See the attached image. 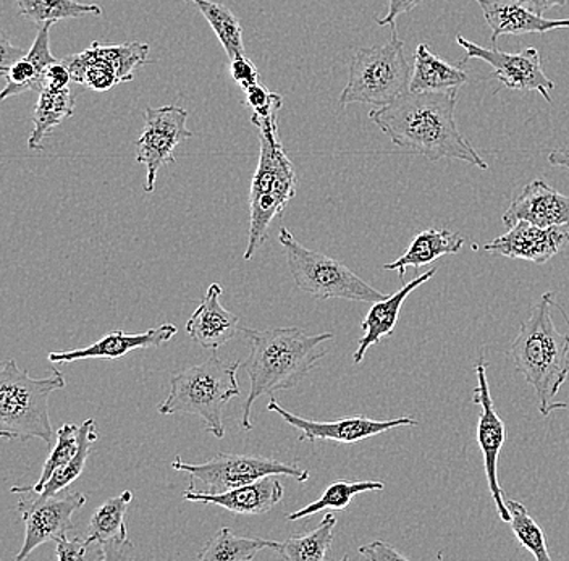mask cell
Wrapping results in <instances>:
<instances>
[{
	"label": "cell",
	"instance_id": "1",
	"mask_svg": "<svg viewBox=\"0 0 569 561\" xmlns=\"http://www.w3.org/2000/svg\"><path fill=\"white\" fill-rule=\"evenodd\" d=\"M458 90L447 92H407L383 108H376L369 119L391 143L429 161H462L487 170L489 166L458 130L455 109Z\"/></svg>",
	"mask_w": 569,
	"mask_h": 561
},
{
	"label": "cell",
	"instance_id": "2",
	"mask_svg": "<svg viewBox=\"0 0 569 561\" xmlns=\"http://www.w3.org/2000/svg\"><path fill=\"white\" fill-rule=\"evenodd\" d=\"M249 344L244 369L251 387L241 414V428L252 431L251 411L256 401L282 390L295 389L326 357L320 344L333 333H308L300 327L243 329Z\"/></svg>",
	"mask_w": 569,
	"mask_h": 561
},
{
	"label": "cell",
	"instance_id": "3",
	"mask_svg": "<svg viewBox=\"0 0 569 561\" xmlns=\"http://www.w3.org/2000/svg\"><path fill=\"white\" fill-rule=\"evenodd\" d=\"M553 307L555 294L547 291L519 327L508 351L516 371L536 392L539 411L546 418L568 408L567 403H558L557 395L569 378V332L555 325Z\"/></svg>",
	"mask_w": 569,
	"mask_h": 561
},
{
	"label": "cell",
	"instance_id": "4",
	"mask_svg": "<svg viewBox=\"0 0 569 561\" xmlns=\"http://www.w3.org/2000/svg\"><path fill=\"white\" fill-rule=\"evenodd\" d=\"M251 123L258 128L261 152L249 193V230L244 261H251L256 251L266 243L270 223L276 218H282L284 209L297 197L298 190L297 170L280 140L279 116L270 119L251 117Z\"/></svg>",
	"mask_w": 569,
	"mask_h": 561
},
{
	"label": "cell",
	"instance_id": "5",
	"mask_svg": "<svg viewBox=\"0 0 569 561\" xmlns=\"http://www.w3.org/2000/svg\"><path fill=\"white\" fill-rule=\"evenodd\" d=\"M241 362L222 361L212 354L208 361L181 369L170 379V392L158 407L162 417L193 414L204 422L206 431L223 439V411L231 400L240 397L238 369Z\"/></svg>",
	"mask_w": 569,
	"mask_h": 561
},
{
	"label": "cell",
	"instance_id": "6",
	"mask_svg": "<svg viewBox=\"0 0 569 561\" xmlns=\"http://www.w3.org/2000/svg\"><path fill=\"white\" fill-rule=\"evenodd\" d=\"M67 381L59 369L49 378H31L16 360L2 362L0 369V435L3 440L28 442L39 439L52 449L53 429L49 414V399L57 390L66 389Z\"/></svg>",
	"mask_w": 569,
	"mask_h": 561
},
{
	"label": "cell",
	"instance_id": "7",
	"mask_svg": "<svg viewBox=\"0 0 569 561\" xmlns=\"http://www.w3.org/2000/svg\"><path fill=\"white\" fill-rule=\"evenodd\" d=\"M393 37L387 44L359 49L351 60L347 87L341 91L340 108L369 104L383 108L409 92L412 70L405 42L398 38L397 24L391 27Z\"/></svg>",
	"mask_w": 569,
	"mask_h": 561
},
{
	"label": "cell",
	"instance_id": "8",
	"mask_svg": "<svg viewBox=\"0 0 569 561\" xmlns=\"http://www.w3.org/2000/svg\"><path fill=\"white\" fill-rule=\"evenodd\" d=\"M279 241L288 271L302 293L311 294L316 300H348L356 303H377L387 297L356 276L343 262L302 247L284 226L280 227Z\"/></svg>",
	"mask_w": 569,
	"mask_h": 561
},
{
	"label": "cell",
	"instance_id": "9",
	"mask_svg": "<svg viewBox=\"0 0 569 561\" xmlns=\"http://www.w3.org/2000/svg\"><path fill=\"white\" fill-rule=\"evenodd\" d=\"M176 471L187 472L194 482L204 484L208 493H222L227 490L251 484L267 475H287L295 481L308 482L311 479L309 471L302 470L295 463H282L273 458L259 457V454L219 453L206 463L191 464L176 457L172 461Z\"/></svg>",
	"mask_w": 569,
	"mask_h": 561
},
{
	"label": "cell",
	"instance_id": "10",
	"mask_svg": "<svg viewBox=\"0 0 569 561\" xmlns=\"http://www.w3.org/2000/svg\"><path fill=\"white\" fill-rule=\"evenodd\" d=\"M149 46L146 42L101 44L92 42L80 54L63 57L71 80L81 87L104 92L117 84L134 80V70L148 63Z\"/></svg>",
	"mask_w": 569,
	"mask_h": 561
},
{
	"label": "cell",
	"instance_id": "11",
	"mask_svg": "<svg viewBox=\"0 0 569 561\" xmlns=\"http://www.w3.org/2000/svg\"><path fill=\"white\" fill-rule=\"evenodd\" d=\"M17 513L24 524V541L16 561H24L42 543L57 542L73 531V514L84 507L88 497L81 492L41 497L36 492L18 493Z\"/></svg>",
	"mask_w": 569,
	"mask_h": 561
},
{
	"label": "cell",
	"instance_id": "12",
	"mask_svg": "<svg viewBox=\"0 0 569 561\" xmlns=\"http://www.w3.org/2000/svg\"><path fill=\"white\" fill-rule=\"evenodd\" d=\"M146 123L137 141V162L146 167V193L156 190L159 170L176 162L178 146L193 137L188 130V110L176 104L148 108Z\"/></svg>",
	"mask_w": 569,
	"mask_h": 561
},
{
	"label": "cell",
	"instance_id": "13",
	"mask_svg": "<svg viewBox=\"0 0 569 561\" xmlns=\"http://www.w3.org/2000/svg\"><path fill=\"white\" fill-rule=\"evenodd\" d=\"M457 42L466 52L461 66L472 59L482 60L492 67L493 77L501 87L525 92L537 91L547 102L553 101L550 92L555 90V83L543 73L542 57L536 48L510 54L500 51L497 46L490 49L482 48L462 37H457Z\"/></svg>",
	"mask_w": 569,
	"mask_h": 561
},
{
	"label": "cell",
	"instance_id": "14",
	"mask_svg": "<svg viewBox=\"0 0 569 561\" xmlns=\"http://www.w3.org/2000/svg\"><path fill=\"white\" fill-rule=\"evenodd\" d=\"M487 361L483 353L476 362V375H478V387L475 389L472 403L478 404L480 413L478 421V443L480 452L483 454V468H486L487 485H489L490 495L497 507L498 517L503 523H510V511L507 508V493L500 488L498 482V458L507 440V425L503 419L498 417L496 407H493L492 395H490L489 381H487Z\"/></svg>",
	"mask_w": 569,
	"mask_h": 561
},
{
	"label": "cell",
	"instance_id": "15",
	"mask_svg": "<svg viewBox=\"0 0 569 561\" xmlns=\"http://www.w3.org/2000/svg\"><path fill=\"white\" fill-rule=\"evenodd\" d=\"M270 413H277L291 428L300 432L298 442L315 443L318 440L323 442L343 443V445H353V443L362 442V440L371 439V437L386 434L391 429L415 428L418 421L412 418H393V419H372L368 417H347L337 419V421H315V419H306L298 414L290 413L280 407L279 401L272 399L267 404Z\"/></svg>",
	"mask_w": 569,
	"mask_h": 561
},
{
	"label": "cell",
	"instance_id": "16",
	"mask_svg": "<svg viewBox=\"0 0 569 561\" xmlns=\"http://www.w3.org/2000/svg\"><path fill=\"white\" fill-rule=\"evenodd\" d=\"M569 244V223L557 227H537L518 222L505 236L487 243L486 251L510 259H522L533 264H546Z\"/></svg>",
	"mask_w": 569,
	"mask_h": 561
},
{
	"label": "cell",
	"instance_id": "17",
	"mask_svg": "<svg viewBox=\"0 0 569 561\" xmlns=\"http://www.w3.org/2000/svg\"><path fill=\"white\" fill-rule=\"evenodd\" d=\"M177 332L178 329L173 324H162L142 333H124L123 330H116L81 350L52 351L49 353L48 360L52 364H62V362L69 364V362L81 360H119V358L130 354L131 351L162 347V344L169 343Z\"/></svg>",
	"mask_w": 569,
	"mask_h": 561
},
{
	"label": "cell",
	"instance_id": "18",
	"mask_svg": "<svg viewBox=\"0 0 569 561\" xmlns=\"http://www.w3.org/2000/svg\"><path fill=\"white\" fill-rule=\"evenodd\" d=\"M501 220L507 229L518 222H529L543 229L563 226L569 223V197L543 180H533L515 198Z\"/></svg>",
	"mask_w": 569,
	"mask_h": 561
},
{
	"label": "cell",
	"instance_id": "19",
	"mask_svg": "<svg viewBox=\"0 0 569 561\" xmlns=\"http://www.w3.org/2000/svg\"><path fill=\"white\" fill-rule=\"evenodd\" d=\"M283 485L277 481L276 475H267L251 484L227 490L222 493L199 492L194 488L184 490L183 499L188 502L206 503L226 508L234 514H264L273 507L279 505L283 499Z\"/></svg>",
	"mask_w": 569,
	"mask_h": 561
},
{
	"label": "cell",
	"instance_id": "20",
	"mask_svg": "<svg viewBox=\"0 0 569 561\" xmlns=\"http://www.w3.org/2000/svg\"><path fill=\"white\" fill-rule=\"evenodd\" d=\"M131 502H133V492L124 490L119 497H112L101 507L96 508L94 514L89 520L87 532L83 534L89 545L98 543L96 559H122L123 550H127V547H133L124 523Z\"/></svg>",
	"mask_w": 569,
	"mask_h": 561
},
{
	"label": "cell",
	"instance_id": "21",
	"mask_svg": "<svg viewBox=\"0 0 569 561\" xmlns=\"http://www.w3.org/2000/svg\"><path fill=\"white\" fill-rule=\"evenodd\" d=\"M223 289L219 283H212L208 293L202 298L198 309L187 322V332L199 347L216 353L223 344L233 340L238 332L240 318L220 303Z\"/></svg>",
	"mask_w": 569,
	"mask_h": 561
},
{
	"label": "cell",
	"instance_id": "22",
	"mask_svg": "<svg viewBox=\"0 0 569 561\" xmlns=\"http://www.w3.org/2000/svg\"><path fill=\"white\" fill-rule=\"evenodd\" d=\"M482 9L483 19L492 31L493 46L500 37H519L529 33H549V31L569 28V19L547 20L531 12L519 0H476Z\"/></svg>",
	"mask_w": 569,
	"mask_h": 561
},
{
	"label": "cell",
	"instance_id": "23",
	"mask_svg": "<svg viewBox=\"0 0 569 561\" xmlns=\"http://www.w3.org/2000/svg\"><path fill=\"white\" fill-rule=\"evenodd\" d=\"M436 272L437 268H432L430 271L422 273V276L416 277L415 280H411L403 289L398 290L397 293L390 294V297H386L383 300L377 301V303H372V308L369 309L361 324L365 335L358 340V350L353 354L355 364H359V362L365 360L366 351L369 348L382 342V339L390 337L395 332V327H397L398 319H400L401 308H403L409 294L418 290L419 287L425 285L426 282H429L436 276Z\"/></svg>",
	"mask_w": 569,
	"mask_h": 561
},
{
	"label": "cell",
	"instance_id": "24",
	"mask_svg": "<svg viewBox=\"0 0 569 561\" xmlns=\"http://www.w3.org/2000/svg\"><path fill=\"white\" fill-rule=\"evenodd\" d=\"M51 27L52 23L39 27L33 46L27 56L21 57L2 74L7 78V87L0 94L2 101L27 91H34L39 94L44 90L46 70L57 60L51 52Z\"/></svg>",
	"mask_w": 569,
	"mask_h": 561
},
{
	"label": "cell",
	"instance_id": "25",
	"mask_svg": "<svg viewBox=\"0 0 569 561\" xmlns=\"http://www.w3.org/2000/svg\"><path fill=\"white\" fill-rule=\"evenodd\" d=\"M465 247V238L450 230L427 229L415 237L408 250L397 261L383 266V271H397L400 279L407 276L408 268L419 269L432 264L447 254L460 253Z\"/></svg>",
	"mask_w": 569,
	"mask_h": 561
},
{
	"label": "cell",
	"instance_id": "26",
	"mask_svg": "<svg viewBox=\"0 0 569 561\" xmlns=\"http://www.w3.org/2000/svg\"><path fill=\"white\" fill-rule=\"evenodd\" d=\"M468 83V73L461 67L450 66L442 57L432 54L426 44L416 48L411 92H447L460 90Z\"/></svg>",
	"mask_w": 569,
	"mask_h": 561
},
{
	"label": "cell",
	"instance_id": "27",
	"mask_svg": "<svg viewBox=\"0 0 569 561\" xmlns=\"http://www.w3.org/2000/svg\"><path fill=\"white\" fill-rule=\"evenodd\" d=\"M73 113L74 98L70 88H66V90L44 88L39 92L38 102H36L33 130L28 138V148L41 151L44 138L51 133L53 128L70 119Z\"/></svg>",
	"mask_w": 569,
	"mask_h": 561
},
{
	"label": "cell",
	"instance_id": "28",
	"mask_svg": "<svg viewBox=\"0 0 569 561\" xmlns=\"http://www.w3.org/2000/svg\"><path fill=\"white\" fill-rule=\"evenodd\" d=\"M337 528L336 514L327 513L315 531L295 534L279 542L276 552L288 561H322L329 555Z\"/></svg>",
	"mask_w": 569,
	"mask_h": 561
},
{
	"label": "cell",
	"instance_id": "29",
	"mask_svg": "<svg viewBox=\"0 0 569 561\" xmlns=\"http://www.w3.org/2000/svg\"><path fill=\"white\" fill-rule=\"evenodd\" d=\"M279 542L258 538H238L229 528H220L219 532L202 547L198 553L204 561H249L254 560L261 550H277Z\"/></svg>",
	"mask_w": 569,
	"mask_h": 561
},
{
	"label": "cell",
	"instance_id": "30",
	"mask_svg": "<svg viewBox=\"0 0 569 561\" xmlns=\"http://www.w3.org/2000/svg\"><path fill=\"white\" fill-rule=\"evenodd\" d=\"M202 13L230 60L244 56L243 27L229 7L212 0H184Z\"/></svg>",
	"mask_w": 569,
	"mask_h": 561
},
{
	"label": "cell",
	"instance_id": "31",
	"mask_svg": "<svg viewBox=\"0 0 569 561\" xmlns=\"http://www.w3.org/2000/svg\"><path fill=\"white\" fill-rule=\"evenodd\" d=\"M17 6L20 16L38 27L84 16H102L101 6L98 3H81L77 0H17Z\"/></svg>",
	"mask_w": 569,
	"mask_h": 561
},
{
	"label": "cell",
	"instance_id": "32",
	"mask_svg": "<svg viewBox=\"0 0 569 561\" xmlns=\"http://www.w3.org/2000/svg\"><path fill=\"white\" fill-rule=\"evenodd\" d=\"M383 488H386V484L380 481H345V479L333 481L316 502L288 514L287 520H305V518L318 514L323 510L345 511L359 493L377 492V490H383Z\"/></svg>",
	"mask_w": 569,
	"mask_h": 561
},
{
	"label": "cell",
	"instance_id": "33",
	"mask_svg": "<svg viewBox=\"0 0 569 561\" xmlns=\"http://www.w3.org/2000/svg\"><path fill=\"white\" fill-rule=\"evenodd\" d=\"M96 440H98L96 421L94 419H87V421L80 425V447H78V452L74 454L73 460H71L67 467L60 468V470L53 472L52 478L46 482L41 492L36 493H39L41 497H52L56 495V493L69 489L70 485L83 474L89 453H91L92 443H94Z\"/></svg>",
	"mask_w": 569,
	"mask_h": 561
},
{
	"label": "cell",
	"instance_id": "34",
	"mask_svg": "<svg viewBox=\"0 0 569 561\" xmlns=\"http://www.w3.org/2000/svg\"><path fill=\"white\" fill-rule=\"evenodd\" d=\"M80 447V425L63 424L62 428L57 431V442L51 449L48 460H46L44 467H42L41 478L33 485H13L10 489L12 493L21 492H41L44 488L46 482L52 478L53 472L60 470V468L67 467L74 454L78 452Z\"/></svg>",
	"mask_w": 569,
	"mask_h": 561
},
{
	"label": "cell",
	"instance_id": "35",
	"mask_svg": "<svg viewBox=\"0 0 569 561\" xmlns=\"http://www.w3.org/2000/svg\"><path fill=\"white\" fill-rule=\"evenodd\" d=\"M505 502H507L508 511H510L511 531H513L519 545L528 550L537 561H550L551 557L549 547H547L546 534L529 514L528 508L518 500L508 499V497Z\"/></svg>",
	"mask_w": 569,
	"mask_h": 561
},
{
	"label": "cell",
	"instance_id": "36",
	"mask_svg": "<svg viewBox=\"0 0 569 561\" xmlns=\"http://www.w3.org/2000/svg\"><path fill=\"white\" fill-rule=\"evenodd\" d=\"M244 96H247V104L252 109V117H258V119L279 116V110L283 106L282 96L267 90L261 83L244 90Z\"/></svg>",
	"mask_w": 569,
	"mask_h": 561
},
{
	"label": "cell",
	"instance_id": "37",
	"mask_svg": "<svg viewBox=\"0 0 569 561\" xmlns=\"http://www.w3.org/2000/svg\"><path fill=\"white\" fill-rule=\"evenodd\" d=\"M230 73L234 83L243 91L254 87V84L261 83V73H259L258 67H256L247 56L230 60Z\"/></svg>",
	"mask_w": 569,
	"mask_h": 561
},
{
	"label": "cell",
	"instance_id": "38",
	"mask_svg": "<svg viewBox=\"0 0 569 561\" xmlns=\"http://www.w3.org/2000/svg\"><path fill=\"white\" fill-rule=\"evenodd\" d=\"M56 543L57 560L67 561L88 559L89 543L87 539H84V535L83 538L74 539H69L67 535H63V538L59 539Z\"/></svg>",
	"mask_w": 569,
	"mask_h": 561
},
{
	"label": "cell",
	"instance_id": "39",
	"mask_svg": "<svg viewBox=\"0 0 569 561\" xmlns=\"http://www.w3.org/2000/svg\"><path fill=\"white\" fill-rule=\"evenodd\" d=\"M359 555L366 560H407L401 553H398L395 550V547H391L390 543L376 541L372 543H368V545L359 547Z\"/></svg>",
	"mask_w": 569,
	"mask_h": 561
},
{
	"label": "cell",
	"instance_id": "40",
	"mask_svg": "<svg viewBox=\"0 0 569 561\" xmlns=\"http://www.w3.org/2000/svg\"><path fill=\"white\" fill-rule=\"evenodd\" d=\"M71 73L69 67L63 63V60H56L48 70H46L44 88L51 90H66L70 88Z\"/></svg>",
	"mask_w": 569,
	"mask_h": 561
},
{
	"label": "cell",
	"instance_id": "41",
	"mask_svg": "<svg viewBox=\"0 0 569 561\" xmlns=\"http://www.w3.org/2000/svg\"><path fill=\"white\" fill-rule=\"evenodd\" d=\"M421 2L422 0H389V12H387V16L382 17V19H377V23H379L380 27H386V24L393 27L398 17L411 12V10L416 9Z\"/></svg>",
	"mask_w": 569,
	"mask_h": 561
},
{
	"label": "cell",
	"instance_id": "42",
	"mask_svg": "<svg viewBox=\"0 0 569 561\" xmlns=\"http://www.w3.org/2000/svg\"><path fill=\"white\" fill-rule=\"evenodd\" d=\"M0 73H6L13 63H17L21 57L27 56V51L17 48L12 42L7 39L6 33L2 34V41H0Z\"/></svg>",
	"mask_w": 569,
	"mask_h": 561
},
{
	"label": "cell",
	"instance_id": "43",
	"mask_svg": "<svg viewBox=\"0 0 569 561\" xmlns=\"http://www.w3.org/2000/svg\"><path fill=\"white\" fill-rule=\"evenodd\" d=\"M519 2L540 17L546 16L555 7L567 6V0H519Z\"/></svg>",
	"mask_w": 569,
	"mask_h": 561
},
{
	"label": "cell",
	"instance_id": "44",
	"mask_svg": "<svg viewBox=\"0 0 569 561\" xmlns=\"http://www.w3.org/2000/svg\"><path fill=\"white\" fill-rule=\"evenodd\" d=\"M550 166L565 167L569 170V148H558L550 152Z\"/></svg>",
	"mask_w": 569,
	"mask_h": 561
}]
</instances>
